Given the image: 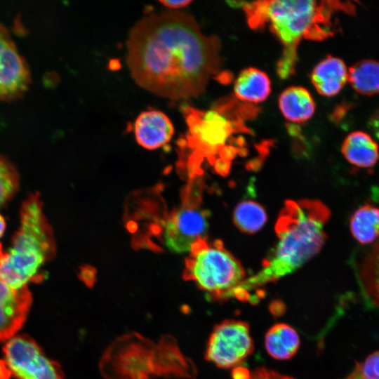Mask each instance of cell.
Listing matches in <instances>:
<instances>
[{"mask_svg":"<svg viewBox=\"0 0 379 379\" xmlns=\"http://www.w3.org/2000/svg\"><path fill=\"white\" fill-rule=\"evenodd\" d=\"M126 47L136 84L171 100L202 93L219 67L218 39L204 34L193 17L178 11L143 17L131 29Z\"/></svg>","mask_w":379,"mask_h":379,"instance_id":"cell-1","label":"cell"},{"mask_svg":"<svg viewBox=\"0 0 379 379\" xmlns=\"http://www.w3.org/2000/svg\"><path fill=\"white\" fill-rule=\"evenodd\" d=\"M331 211L317 200L287 201L278 217L277 241L262 267L246 279L235 298H250L251 291L293 273L319 253L326 241L324 227Z\"/></svg>","mask_w":379,"mask_h":379,"instance_id":"cell-2","label":"cell"},{"mask_svg":"<svg viewBox=\"0 0 379 379\" xmlns=\"http://www.w3.org/2000/svg\"><path fill=\"white\" fill-rule=\"evenodd\" d=\"M244 9L253 28L267 24L284 46L278 73L288 77L294 69L296 48L305 39H324L333 34L334 13L353 12L354 6L340 1H260L246 3Z\"/></svg>","mask_w":379,"mask_h":379,"instance_id":"cell-3","label":"cell"},{"mask_svg":"<svg viewBox=\"0 0 379 379\" xmlns=\"http://www.w3.org/2000/svg\"><path fill=\"white\" fill-rule=\"evenodd\" d=\"M53 230L38 192L22 203L20 226L8 248L0 244V280L15 289L45 279L44 266L55 255Z\"/></svg>","mask_w":379,"mask_h":379,"instance_id":"cell-4","label":"cell"},{"mask_svg":"<svg viewBox=\"0 0 379 379\" xmlns=\"http://www.w3.org/2000/svg\"><path fill=\"white\" fill-rule=\"evenodd\" d=\"M188 131L178 141L180 168L190 178L201 177L202 165L207 163L219 174L229 173L237 149L227 145L232 125L218 109L199 111L182 108Z\"/></svg>","mask_w":379,"mask_h":379,"instance_id":"cell-5","label":"cell"},{"mask_svg":"<svg viewBox=\"0 0 379 379\" xmlns=\"http://www.w3.org/2000/svg\"><path fill=\"white\" fill-rule=\"evenodd\" d=\"M189 252L185 261L184 279L194 282L213 300L234 298L246 274L240 262L222 243L201 238Z\"/></svg>","mask_w":379,"mask_h":379,"instance_id":"cell-6","label":"cell"},{"mask_svg":"<svg viewBox=\"0 0 379 379\" xmlns=\"http://www.w3.org/2000/svg\"><path fill=\"white\" fill-rule=\"evenodd\" d=\"M181 192V204L173 208L159 223L157 239L173 253L190 251L192 245L205 238L208 213L201 206L203 185L200 177L189 179Z\"/></svg>","mask_w":379,"mask_h":379,"instance_id":"cell-7","label":"cell"},{"mask_svg":"<svg viewBox=\"0 0 379 379\" xmlns=\"http://www.w3.org/2000/svg\"><path fill=\"white\" fill-rule=\"evenodd\" d=\"M4 359L18 379H64L60 366L44 353L26 334H17L5 342Z\"/></svg>","mask_w":379,"mask_h":379,"instance_id":"cell-8","label":"cell"},{"mask_svg":"<svg viewBox=\"0 0 379 379\" xmlns=\"http://www.w3.org/2000/svg\"><path fill=\"white\" fill-rule=\"evenodd\" d=\"M253 349L249 325L243 321L227 319L213 328L205 358L218 368H230L245 360Z\"/></svg>","mask_w":379,"mask_h":379,"instance_id":"cell-9","label":"cell"},{"mask_svg":"<svg viewBox=\"0 0 379 379\" xmlns=\"http://www.w3.org/2000/svg\"><path fill=\"white\" fill-rule=\"evenodd\" d=\"M30 83L31 74L26 60L6 27L0 23V100L20 97Z\"/></svg>","mask_w":379,"mask_h":379,"instance_id":"cell-10","label":"cell"},{"mask_svg":"<svg viewBox=\"0 0 379 379\" xmlns=\"http://www.w3.org/2000/svg\"><path fill=\"white\" fill-rule=\"evenodd\" d=\"M32 302L28 288L15 289L0 280V342H6L23 326Z\"/></svg>","mask_w":379,"mask_h":379,"instance_id":"cell-11","label":"cell"},{"mask_svg":"<svg viewBox=\"0 0 379 379\" xmlns=\"http://www.w3.org/2000/svg\"><path fill=\"white\" fill-rule=\"evenodd\" d=\"M134 133L140 145L147 149H155L170 141L174 133V128L164 112L149 110L142 112L137 117Z\"/></svg>","mask_w":379,"mask_h":379,"instance_id":"cell-12","label":"cell"},{"mask_svg":"<svg viewBox=\"0 0 379 379\" xmlns=\"http://www.w3.org/2000/svg\"><path fill=\"white\" fill-rule=\"evenodd\" d=\"M348 79V69L340 58L328 56L314 68L311 79L317 91L324 96H334L344 87Z\"/></svg>","mask_w":379,"mask_h":379,"instance_id":"cell-13","label":"cell"},{"mask_svg":"<svg viewBox=\"0 0 379 379\" xmlns=\"http://www.w3.org/2000/svg\"><path fill=\"white\" fill-rule=\"evenodd\" d=\"M341 152L345 159L359 168H373L379 159L377 142L368 133L357 131L344 139Z\"/></svg>","mask_w":379,"mask_h":379,"instance_id":"cell-14","label":"cell"},{"mask_svg":"<svg viewBox=\"0 0 379 379\" xmlns=\"http://www.w3.org/2000/svg\"><path fill=\"white\" fill-rule=\"evenodd\" d=\"M279 107L283 116L294 123L309 120L315 111L312 95L300 86H291L284 90L279 96Z\"/></svg>","mask_w":379,"mask_h":379,"instance_id":"cell-15","label":"cell"},{"mask_svg":"<svg viewBox=\"0 0 379 379\" xmlns=\"http://www.w3.org/2000/svg\"><path fill=\"white\" fill-rule=\"evenodd\" d=\"M271 84L268 76L262 71L249 67L242 70L234 85L236 97L244 102L258 103L269 96Z\"/></svg>","mask_w":379,"mask_h":379,"instance_id":"cell-16","label":"cell"},{"mask_svg":"<svg viewBox=\"0 0 379 379\" xmlns=\"http://www.w3.org/2000/svg\"><path fill=\"white\" fill-rule=\"evenodd\" d=\"M300 344L297 331L286 324H274L265 337V346L267 353L279 360L292 358L297 353Z\"/></svg>","mask_w":379,"mask_h":379,"instance_id":"cell-17","label":"cell"},{"mask_svg":"<svg viewBox=\"0 0 379 379\" xmlns=\"http://www.w3.org/2000/svg\"><path fill=\"white\" fill-rule=\"evenodd\" d=\"M350 230L354 239L365 245L379 239V208L366 202L352 214Z\"/></svg>","mask_w":379,"mask_h":379,"instance_id":"cell-18","label":"cell"},{"mask_svg":"<svg viewBox=\"0 0 379 379\" xmlns=\"http://www.w3.org/2000/svg\"><path fill=\"white\" fill-rule=\"evenodd\" d=\"M347 81L361 95L379 94V62L365 59L356 62L348 69Z\"/></svg>","mask_w":379,"mask_h":379,"instance_id":"cell-19","label":"cell"},{"mask_svg":"<svg viewBox=\"0 0 379 379\" xmlns=\"http://www.w3.org/2000/svg\"><path fill=\"white\" fill-rule=\"evenodd\" d=\"M359 275L365 294L379 308V239L360 262Z\"/></svg>","mask_w":379,"mask_h":379,"instance_id":"cell-20","label":"cell"},{"mask_svg":"<svg viewBox=\"0 0 379 379\" xmlns=\"http://www.w3.org/2000/svg\"><path fill=\"white\" fill-rule=\"evenodd\" d=\"M233 220L241 231L252 234L263 227L267 221V215L262 206L258 203L248 200L237 206Z\"/></svg>","mask_w":379,"mask_h":379,"instance_id":"cell-21","label":"cell"},{"mask_svg":"<svg viewBox=\"0 0 379 379\" xmlns=\"http://www.w3.org/2000/svg\"><path fill=\"white\" fill-rule=\"evenodd\" d=\"M19 185L20 178L16 168L0 155V207L15 195Z\"/></svg>","mask_w":379,"mask_h":379,"instance_id":"cell-22","label":"cell"},{"mask_svg":"<svg viewBox=\"0 0 379 379\" xmlns=\"http://www.w3.org/2000/svg\"><path fill=\"white\" fill-rule=\"evenodd\" d=\"M350 375L355 379H379V351L369 354L362 363L357 364Z\"/></svg>","mask_w":379,"mask_h":379,"instance_id":"cell-23","label":"cell"},{"mask_svg":"<svg viewBox=\"0 0 379 379\" xmlns=\"http://www.w3.org/2000/svg\"><path fill=\"white\" fill-rule=\"evenodd\" d=\"M246 379H295L264 367L258 368L249 373Z\"/></svg>","mask_w":379,"mask_h":379,"instance_id":"cell-24","label":"cell"},{"mask_svg":"<svg viewBox=\"0 0 379 379\" xmlns=\"http://www.w3.org/2000/svg\"><path fill=\"white\" fill-rule=\"evenodd\" d=\"M368 127L379 140V109L375 112L368 122Z\"/></svg>","mask_w":379,"mask_h":379,"instance_id":"cell-25","label":"cell"},{"mask_svg":"<svg viewBox=\"0 0 379 379\" xmlns=\"http://www.w3.org/2000/svg\"><path fill=\"white\" fill-rule=\"evenodd\" d=\"M159 2L163 4L164 6H166L171 10L175 11V9L181 8L187 6L188 4H191L190 0H180V1H159Z\"/></svg>","mask_w":379,"mask_h":379,"instance_id":"cell-26","label":"cell"},{"mask_svg":"<svg viewBox=\"0 0 379 379\" xmlns=\"http://www.w3.org/2000/svg\"><path fill=\"white\" fill-rule=\"evenodd\" d=\"M12 376L11 371L5 361V360L0 359V379H10Z\"/></svg>","mask_w":379,"mask_h":379,"instance_id":"cell-27","label":"cell"},{"mask_svg":"<svg viewBox=\"0 0 379 379\" xmlns=\"http://www.w3.org/2000/svg\"><path fill=\"white\" fill-rule=\"evenodd\" d=\"M6 221L4 218L0 214V238L3 236L6 230Z\"/></svg>","mask_w":379,"mask_h":379,"instance_id":"cell-28","label":"cell"},{"mask_svg":"<svg viewBox=\"0 0 379 379\" xmlns=\"http://www.w3.org/2000/svg\"><path fill=\"white\" fill-rule=\"evenodd\" d=\"M346 379H355V378H352V377L350 375Z\"/></svg>","mask_w":379,"mask_h":379,"instance_id":"cell-29","label":"cell"}]
</instances>
